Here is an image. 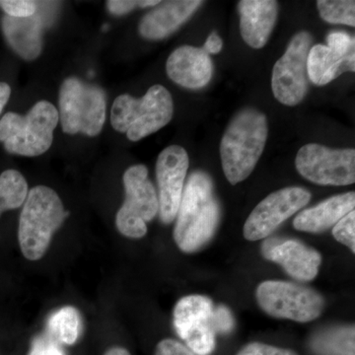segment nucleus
<instances>
[{"instance_id": "obj_29", "label": "nucleus", "mask_w": 355, "mask_h": 355, "mask_svg": "<svg viewBox=\"0 0 355 355\" xmlns=\"http://www.w3.org/2000/svg\"><path fill=\"white\" fill-rule=\"evenodd\" d=\"M236 355H298L294 350L273 347L263 343H248Z\"/></svg>"}, {"instance_id": "obj_1", "label": "nucleus", "mask_w": 355, "mask_h": 355, "mask_svg": "<svg viewBox=\"0 0 355 355\" xmlns=\"http://www.w3.org/2000/svg\"><path fill=\"white\" fill-rule=\"evenodd\" d=\"M220 217L211 178L203 171L193 172L184 188L177 212L173 233L177 246L187 254L202 249L216 235Z\"/></svg>"}, {"instance_id": "obj_4", "label": "nucleus", "mask_w": 355, "mask_h": 355, "mask_svg": "<svg viewBox=\"0 0 355 355\" xmlns=\"http://www.w3.org/2000/svg\"><path fill=\"white\" fill-rule=\"evenodd\" d=\"M174 102L169 91L160 85L151 86L141 98L123 94L114 99L111 110L112 127L127 133L130 141H139L157 132L171 121Z\"/></svg>"}, {"instance_id": "obj_12", "label": "nucleus", "mask_w": 355, "mask_h": 355, "mask_svg": "<svg viewBox=\"0 0 355 355\" xmlns=\"http://www.w3.org/2000/svg\"><path fill=\"white\" fill-rule=\"evenodd\" d=\"M310 191L289 187L270 193L261 200L245 222L243 234L248 241H259L272 235L277 228L309 203Z\"/></svg>"}, {"instance_id": "obj_8", "label": "nucleus", "mask_w": 355, "mask_h": 355, "mask_svg": "<svg viewBox=\"0 0 355 355\" xmlns=\"http://www.w3.org/2000/svg\"><path fill=\"white\" fill-rule=\"evenodd\" d=\"M123 181L125 200L116 214V228L125 237L140 239L146 235V224L157 216V193L148 179L146 166L137 164L128 168Z\"/></svg>"}, {"instance_id": "obj_15", "label": "nucleus", "mask_w": 355, "mask_h": 355, "mask_svg": "<svg viewBox=\"0 0 355 355\" xmlns=\"http://www.w3.org/2000/svg\"><path fill=\"white\" fill-rule=\"evenodd\" d=\"M168 76L178 85L200 89L211 80L214 65L202 48L182 46L173 51L166 64Z\"/></svg>"}, {"instance_id": "obj_32", "label": "nucleus", "mask_w": 355, "mask_h": 355, "mask_svg": "<svg viewBox=\"0 0 355 355\" xmlns=\"http://www.w3.org/2000/svg\"><path fill=\"white\" fill-rule=\"evenodd\" d=\"M139 7V1L130 0H110L107 1V8L114 15H125Z\"/></svg>"}, {"instance_id": "obj_11", "label": "nucleus", "mask_w": 355, "mask_h": 355, "mask_svg": "<svg viewBox=\"0 0 355 355\" xmlns=\"http://www.w3.org/2000/svg\"><path fill=\"white\" fill-rule=\"evenodd\" d=\"M214 305L205 295L184 296L174 308V327L186 347L197 355H210L216 347L212 327Z\"/></svg>"}, {"instance_id": "obj_35", "label": "nucleus", "mask_w": 355, "mask_h": 355, "mask_svg": "<svg viewBox=\"0 0 355 355\" xmlns=\"http://www.w3.org/2000/svg\"><path fill=\"white\" fill-rule=\"evenodd\" d=\"M103 355H132L127 349L121 347H113L107 350Z\"/></svg>"}, {"instance_id": "obj_9", "label": "nucleus", "mask_w": 355, "mask_h": 355, "mask_svg": "<svg viewBox=\"0 0 355 355\" xmlns=\"http://www.w3.org/2000/svg\"><path fill=\"white\" fill-rule=\"evenodd\" d=\"M295 167L301 176L320 186H347L355 182V150L306 144L299 149Z\"/></svg>"}, {"instance_id": "obj_27", "label": "nucleus", "mask_w": 355, "mask_h": 355, "mask_svg": "<svg viewBox=\"0 0 355 355\" xmlns=\"http://www.w3.org/2000/svg\"><path fill=\"white\" fill-rule=\"evenodd\" d=\"M27 355H67L62 345L51 338L44 335L33 340L31 349Z\"/></svg>"}, {"instance_id": "obj_26", "label": "nucleus", "mask_w": 355, "mask_h": 355, "mask_svg": "<svg viewBox=\"0 0 355 355\" xmlns=\"http://www.w3.org/2000/svg\"><path fill=\"white\" fill-rule=\"evenodd\" d=\"M0 7L7 16L14 18H27L35 15L38 4L30 0H1Z\"/></svg>"}, {"instance_id": "obj_13", "label": "nucleus", "mask_w": 355, "mask_h": 355, "mask_svg": "<svg viewBox=\"0 0 355 355\" xmlns=\"http://www.w3.org/2000/svg\"><path fill=\"white\" fill-rule=\"evenodd\" d=\"M189 155L186 149L171 146L159 154L156 162V179L158 184L159 216L164 224L176 219L188 172Z\"/></svg>"}, {"instance_id": "obj_34", "label": "nucleus", "mask_w": 355, "mask_h": 355, "mask_svg": "<svg viewBox=\"0 0 355 355\" xmlns=\"http://www.w3.org/2000/svg\"><path fill=\"white\" fill-rule=\"evenodd\" d=\"M11 95V88L8 84L6 83H0V114L3 111L4 107L6 106Z\"/></svg>"}, {"instance_id": "obj_18", "label": "nucleus", "mask_w": 355, "mask_h": 355, "mask_svg": "<svg viewBox=\"0 0 355 355\" xmlns=\"http://www.w3.org/2000/svg\"><path fill=\"white\" fill-rule=\"evenodd\" d=\"M355 207L354 191L334 196L316 207L303 210L294 218L296 230L308 233H322L334 227Z\"/></svg>"}, {"instance_id": "obj_6", "label": "nucleus", "mask_w": 355, "mask_h": 355, "mask_svg": "<svg viewBox=\"0 0 355 355\" xmlns=\"http://www.w3.org/2000/svg\"><path fill=\"white\" fill-rule=\"evenodd\" d=\"M104 91L76 77L65 79L60 90V120L67 135L97 137L106 121Z\"/></svg>"}, {"instance_id": "obj_24", "label": "nucleus", "mask_w": 355, "mask_h": 355, "mask_svg": "<svg viewBox=\"0 0 355 355\" xmlns=\"http://www.w3.org/2000/svg\"><path fill=\"white\" fill-rule=\"evenodd\" d=\"M318 9L322 19L331 24L355 26L354 0H319Z\"/></svg>"}, {"instance_id": "obj_22", "label": "nucleus", "mask_w": 355, "mask_h": 355, "mask_svg": "<svg viewBox=\"0 0 355 355\" xmlns=\"http://www.w3.org/2000/svg\"><path fill=\"white\" fill-rule=\"evenodd\" d=\"M83 328L80 313L72 306H65L51 314L46 324V335L62 345H74Z\"/></svg>"}, {"instance_id": "obj_10", "label": "nucleus", "mask_w": 355, "mask_h": 355, "mask_svg": "<svg viewBox=\"0 0 355 355\" xmlns=\"http://www.w3.org/2000/svg\"><path fill=\"white\" fill-rule=\"evenodd\" d=\"M312 37L302 31L291 39L286 53L272 69V89L275 99L286 106L300 104L308 91L307 58Z\"/></svg>"}, {"instance_id": "obj_14", "label": "nucleus", "mask_w": 355, "mask_h": 355, "mask_svg": "<svg viewBox=\"0 0 355 355\" xmlns=\"http://www.w3.org/2000/svg\"><path fill=\"white\" fill-rule=\"evenodd\" d=\"M266 260L279 263L287 275L299 282H311L317 277L322 256L313 248L295 239L268 238L261 245Z\"/></svg>"}, {"instance_id": "obj_2", "label": "nucleus", "mask_w": 355, "mask_h": 355, "mask_svg": "<svg viewBox=\"0 0 355 355\" xmlns=\"http://www.w3.org/2000/svg\"><path fill=\"white\" fill-rule=\"evenodd\" d=\"M266 114L256 109L238 112L229 123L220 144L224 175L231 184L246 180L258 164L268 139Z\"/></svg>"}, {"instance_id": "obj_7", "label": "nucleus", "mask_w": 355, "mask_h": 355, "mask_svg": "<svg viewBox=\"0 0 355 355\" xmlns=\"http://www.w3.org/2000/svg\"><path fill=\"white\" fill-rule=\"evenodd\" d=\"M263 312L277 319L309 323L321 316L326 301L315 289L293 282L266 280L256 291Z\"/></svg>"}, {"instance_id": "obj_17", "label": "nucleus", "mask_w": 355, "mask_h": 355, "mask_svg": "<svg viewBox=\"0 0 355 355\" xmlns=\"http://www.w3.org/2000/svg\"><path fill=\"white\" fill-rule=\"evenodd\" d=\"M202 3L200 0L163 2L140 21V35L148 40L164 39L179 29Z\"/></svg>"}, {"instance_id": "obj_25", "label": "nucleus", "mask_w": 355, "mask_h": 355, "mask_svg": "<svg viewBox=\"0 0 355 355\" xmlns=\"http://www.w3.org/2000/svg\"><path fill=\"white\" fill-rule=\"evenodd\" d=\"M333 236L336 241L349 247L355 253V211L349 212L333 227Z\"/></svg>"}, {"instance_id": "obj_21", "label": "nucleus", "mask_w": 355, "mask_h": 355, "mask_svg": "<svg viewBox=\"0 0 355 355\" xmlns=\"http://www.w3.org/2000/svg\"><path fill=\"white\" fill-rule=\"evenodd\" d=\"M309 349L314 355H355L354 324L318 331L310 338Z\"/></svg>"}, {"instance_id": "obj_31", "label": "nucleus", "mask_w": 355, "mask_h": 355, "mask_svg": "<svg viewBox=\"0 0 355 355\" xmlns=\"http://www.w3.org/2000/svg\"><path fill=\"white\" fill-rule=\"evenodd\" d=\"M154 355H197L184 343L173 338H164L156 345Z\"/></svg>"}, {"instance_id": "obj_28", "label": "nucleus", "mask_w": 355, "mask_h": 355, "mask_svg": "<svg viewBox=\"0 0 355 355\" xmlns=\"http://www.w3.org/2000/svg\"><path fill=\"white\" fill-rule=\"evenodd\" d=\"M212 327L216 334L227 335L234 329V318L226 306L219 305L214 308L212 315Z\"/></svg>"}, {"instance_id": "obj_33", "label": "nucleus", "mask_w": 355, "mask_h": 355, "mask_svg": "<svg viewBox=\"0 0 355 355\" xmlns=\"http://www.w3.org/2000/svg\"><path fill=\"white\" fill-rule=\"evenodd\" d=\"M222 48H223V41L216 33H212L207 38V42L203 44L202 50L205 53H212V55H216V53H220Z\"/></svg>"}, {"instance_id": "obj_23", "label": "nucleus", "mask_w": 355, "mask_h": 355, "mask_svg": "<svg viewBox=\"0 0 355 355\" xmlns=\"http://www.w3.org/2000/svg\"><path fill=\"white\" fill-rule=\"evenodd\" d=\"M28 183L16 170L9 169L0 175V216L7 210L19 209L27 198Z\"/></svg>"}, {"instance_id": "obj_3", "label": "nucleus", "mask_w": 355, "mask_h": 355, "mask_svg": "<svg viewBox=\"0 0 355 355\" xmlns=\"http://www.w3.org/2000/svg\"><path fill=\"white\" fill-rule=\"evenodd\" d=\"M64 218V205L57 191L46 186H37L30 190L18 226L23 256L32 261L41 260Z\"/></svg>"}, {"instance_id": "obj_5", "label": "nucleus", "mask_w": 355, "mask_h": 355, "mask_svg": "<svg viewBox=\"0 0 355 355\" xmlns=\"http://www.w3.org/2000/svg\"><path fill=\"white\" fill-rule=\"evenodd\" d=\"M60 121L55 105L46 100L37 103L26 116L7 113L0 120V142L7 153L35 157L51 148L53 132Z\"/></svg>"}, {"instance_id": "obj_30", "label": "nucleus", "mask_w": 355, "mask_h": 355, "mask_svg": "<svg viewBox=\"0 0 355 355\" xmlns=\"http://www.w3.org/2000/svg\"><path fill=\"white\" fill-rule=\"evenodd\" d=\"M329 48L345 53L350 55L355 53V40L354 37L350 36L345 32H333L329 35L327 38Z\"/></svg>"}, {"instance_id": "obj_36", "label": "nucleus", "mask_w": 355, "mask_h": 355, "mask_svg": "<svg viewBox=\"0 0 355 355\" xmlns=\"http://www.w3.org/2000/svg\"><path fill=\"white\" fill-rule=\"evenodd\" d=\"M161 3V1H154V0H141V1H139V7H149V6H155L157 4Z\"/></svg>"}, {"instance_id": "obj_20", "label": "nucleus", "mask_w": 355, "mask_h": 355, "mask_svg": "<svg viewBox=\"0 0 355 355\" xmlns=\"http://www.w3.org/2000/svg\"><path fill=\"white\" fill-rule=\"evenodd\" d=\"M355 71V53L345 55L324 44H315L307 58V74L315 85L331 83L345 72Z\"/></svg>"}, {"instance_id": "obj_16", "label": "nucleus", "mask_w": 355, "mask_h": 355, "mask_svg": "<svg viewBox=\"0 0 355 355\" xmlns=\"http://www.w3.org/2000/svg\"><path fill=\"white\" fill-rule=\"evenodd\" d=\"M240 32L251 48H263L268 43L279 15V3L275 0H242L238 3Z\"/></svg>"}, {"instance_id": "obj_19", "label": "nucleus", "mask_w": 355, "mask_h": 355, "mask_svg": "<svg viewBox=\"0 0 355 355\" xmlns=\"http://www.w3.org/2000/svg\"><path fill=\"white\" fill-rule=\"evenodd\" d=\"M1 26L7 43L19 57L33 60L41 55L43 20L38 12L27 18L6 15L2 18Z\"/></svg>"}]
</instances>
